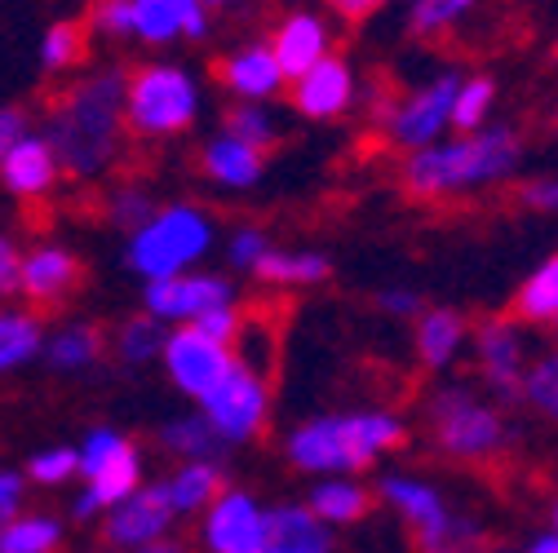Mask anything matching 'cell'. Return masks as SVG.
Here are the masks:
<instances>
[{"instance_id": "cell-15", "label": "cell", "mask_w": 558, "mask_h": 553, "mask_svg": "<svg viewBox=\"0 0 558 553\" xmlns=\"http://www.w3.org/2000/svg\"><path fill=\"white\" fill-rule=\"evenodd\" d=\"M98 523H102V536H107L111 549L133 553V549H143V544L169 536L178 514L169 505L165 482H143V488H133L124 501H116Z\"/></svg>"}, {"instance_id": "cell-35", "label": "cell", "mask_w": 558, "mask_h": 553, "mask_svg": "<svg viewBox=\"0 0 558 553\" xmlns=\"http://www.w3.org/2000/svg\"><path fill=\"white\" fill-rule=\"evenodd\" d=\"M493 107H497V81L493 76H461L457 98H452V133H470L493 124Z\"/></svg>"}, {"instance_id": "cell-29", "label": "cell", "mask_w": 558, "mask_h": 553, "mask_svg": "<svg viewBox=\"0 0 558 553\" xmlns=\"http://www.w3.org/2000/svg\"><path fill=\"white\" fill-rule=\"evenodd\" d=\"M514 319L527 328H554L558 319V257H541L514 293Z\"/></svg>"}, {"instance_id": "cell-22", "label": "cell", "mask_w": 558, "mask_h": 553, "mask_svg": "<svg viewBox=\"0 0 558 553\" xmlns=\"http://www.w3.org/2000/svg\"><path fill=\"white\" fill-rule=\"evenodd\" d=\"M470 341V323L461 310H448V306H426L422 315L412 319V351H416V364L426 372H444L461 359Z\"/></svg>"}, {"instance_id": "cell-10", "label": "cell", "mask_w": 558, "mask_h": 553, "mask_svg": "<svg viewBox=\"0 0 558 553\" xmlns=\"http://www.w3.org/2000/svg\"><path fill=\"white\" fill-rule=\"evenodd\" d=\"M457 85H461V72H457V66H448V72L422 81L416 89L390 98L386 115L377 120L381 137H386L390 147H399L403 156L439 143V137H448L452 133V98H457Z\"/></svg>"}, {"instance_id": "cell-23", "label": "cell", "mask_w": 558, "mask_h": 553, "mask_svg": "<svg viewBox=\"0 0 558 553\" xmlns=\"http://www.w3.org/2000/svg\"><path fill=\"white\" fill-rule=\"evenodd\" d=\"M302 505L324 527H355L373 514L377 496H373L368 482H360V474H324V478H315V488Z\"/></svg>"}, {"instance_id": "cell-18", "label": "cell", "mask_w": 558, "mask_h": 553, "mask_svg": "<svg viewBox=\"0 0 558 553\" xmlns=\"http://www.w3.org/2000/svg\"><path fill=\"white\" fill-rule=\"evenodd\" d=\"M58 182H62V164L40 128H27L19 143L0 156V186L14 199H27V204L49 199L58 191Z\"/></svg>"}, {"instance_id": "cell-16", "label": "cell", "mask_w": 558, "mask_h": 553, "mask_svg": "<svg viewBox=\"0 0 558 553\" xmlns=\"http://www.w3.org/2000/svg\"><path fill=\"white\" fill-rule=\"evenodd\" d=\"M85 280V266L81 257L66 248V244H36L19 257V297L32 310H53L72 297Z\"/></svg>"}, {"instance_id": "cell-28", "label": "cell", "mask_w": 558, "mask_h": 553, "mask_svg": "<svg viewBox=\"0 0 558 553\" xmlns=\"http://www.w3.org/2000/svg\"><path fill=\"white\" fill-rule=\"evenodd\" d=\"M165 482V492H169V505L178 518H195L208 501H214L222 488H227V474L218 460H178V469Z\"/></svg>"}, {"instance_id": "cell-1", "label": "cell", "mask_w": 558, "mask_h": 553, "mask_svg": "<svg viewBox=\"0 0 558 553\" xmlns=\"http://www.w3.org/2000/svg\"><path fill=\"white\" fill-rule=\"evenodd\" d=\"M124 72L120 66H102V72L72 76L49 115H45V137L62 164V177L76 182H98L120 164L124 151Z\"/></svg>"}, {"instance_id": "cell-38", "label": "cell", "mask_w": 558, "mask_h": 553, "mask_svg": "<svg viewBox=\"0 0 558 553\" xmlns=\"http://www.w3.org/2000/svg\"><path fill=\"white\" fill-rule=\"evenodd\" d=\"M156 209V195L143 182H116L107 191V218L129 235L137 222H147V213Z\"/></svg>"}, {"instance_id": "cell-36", "label": "cell", "mask_w": 558, "mask_h": 553, "mask_svg": "<svg viewBox=\"0 0 558 553\" xmlns=\"http://www.w3.org/2000/svg\"><path fill=\"white\" fill-rule=\"evenodd\" d=\"M478 5H483V0H408V27L416 36L435 40V36L461 27Z\"/></svg>"}, {"instance_id": "cell-47", "label": "cell", "mask_w": 558, "mask_h": 553, "mask_svg": "<svg viewBox=\"0 0 558 553\" xmlns=\"http://www.w3.org/2000/svg\"><path fill=\"white\" fill-rule=\"evenodd\" d=\"M27 128H32V115H27L23 107H14V102L0 107V156H5V151L19 143Z\"/></svg>"}, {"instance_id": "cell-49", "label": "cell", "mask_w": 558, "mask_h": 553, "mask_svg": "<svg viewBox=\"0 0 558 553\" xmlns=\"http://www.w3.org/2000/svg\"><path fill=\"white\" fill-rule=\"evenodd\" d=\"M199 5H204L208 14H218V10H235V5H244V0H199Z\"/></svg>"}, {"instance_id": "cell-51", "label": "cell", "mask_w": 558, "mask_h": 553, "mask_svg": "<svg viewBox=\"0 0 558 553\" xmlns=\"http://www.w3.org/2000/svg\"><path fill=\"white\" fill-rule=\"evenodd\" d=\"M102 553H120V549H102ZM133 553H137V549H133Z\"/></svg>"}, {"instance_id": "cell-12", "label": "cell", "mask_w": 558, "mask_h": 553, "mask_svg": "<svg viewBox=\"0 0 558 553\" xmlns=\"http://www.w3.org/2000/svg\"><path fill=\"white\" fill-rule=\"evenodd\" d=\"M169 377V385L178 394H186L191 403H199L208 390H214L231 368H235V355H231V345L214 341V336H204L195 332L191 323L182 328H169L165 332V345H160V359H156Z\"/></svg>"}, {"instance_id": "cell-39", "label": "cell", "mask_w": 558, "mask_h": 553, "mask_svg": "<svg viewBox=\"0 0 558 553\" xmlns=\"http://www.w3.org/2000/svg\"><path fill=\"white\" fill-rule=\"evenodd\" d=\"M23 478L36 482V488H66V482L76 478V447H72V443L40 447V452L27 460Z\"/></svg>"}, {"instance_id": "cell-31", "label": "cell", "mask_w": 558, "mask_h": 553, "mask_svg": "<svg viewBox=\"0 0 558 553\" xmlns=\"http://www.w3.org/2000/svg\"><path fill=\"white\" fill-rule=\"evenodd\" d=\"M160 452L173 456V460H218L222 443L214 439V430L204 426V417L195 411V417H173L160 426Z\"/></svg>"}, {"instance_id": "cell-42", "label": "cell", "mask_w": 558, "mask_h": 553, "mask_svg": "<svg viewBox=\"0 0 558 553\" xmlns=\"http://www.w3.org/2000/svg\"><path fill=\"white\" fill-rule=\"evenodd\" d=\"M519 204H523V209H532L536 218H549V213H558V182H554L549 173H536V177H527V182L519 186Z\"/></svg>"}, {"instance_id": "cell-21", "label": "cell", "mask_w": 558, "mask_h": 553, "mask_svg": "<svg viewBox=\"0 0 558 553\" xmlns=\"http://www.w3.org/2000/svg\"><path fill=\"white\" fill-rule=\"evenodd\" d=\"M199 177L214 191L244 195L266 177V151H257V147H248V143H240V137L218 128L199 147Z\"/></svg>"}, {"instance_id": "cell-9", "label": "cell", "mask_w": 558, "mask_h": 553, "mask_svg": "<svg viewBox=\"0 0 558 553\" xmlns=\"http://www.w3.org/2000/svg\"><path fill=\"white\" fill-rule=\"evenodd\" d=\"M195 407L222 447H244L270 426V377L235 364Z\"/></svg>"}, {"instance_id": "cell-8", "label": "cell", "mask_w": 558, "mask_h": 553, "mask_svg": "<svg viewBox=\"0 0 558 553\" xmlns=\"http://www.w3.org/2000/svg\"><path fill=\"white\" fill-rule=\"evenodd\" d=\"M426 421H430L435 447H439L444 456L470 460V465H483V460L506 456V447H510V439H514L501 403L483 398V394L470 390V385H439V390L426 398Z\"/></svg>"}, {"instance_id": "cell-37", "label": "cell", "mask_w": 558, "mask_h": 553, "mask_svg": "<svg viewBox=\"0 0 558 553\" xmlns=\"http://www.w3.org/2000/svg\"><path fill=\"white\" fill-rule=\"evenodd\" d=\"M519 403H527L532 411L549 421L558 411V359L549 351H536V359L527 364L523 381H519Z\"/></svg>"}, {"instance_id": "cell-43", "label": "cell", "mask_w": 558, "mask_h": 553, "mask_svg": "<svg viewBox=\"0 0 558 553\" xmlns=\"http://www.w3.org/2000/svg\"><path fill=\"white\" fill-rule=\"evenodd\" d=\"M377 306H381L390 319H408V323H412L416 315L426 310V297L416 293V288H408V284H390V288L377 293Z\"/></svg>"}, {"instance_id": "cell-33", "label": "cell", "mask_w": 558, "mask_h": 553, "mask_svg": "<svg viewBox=\"0 0 558 553\" xmlns=\"http://www.w3.org/2000/svg\"><path fill=\"white\" fill-rule=\"evenodd\" d=\"M85 27L72 23V19H58L45 27L40 36V66L49 76H66V72H76V66L85 62Z\"/></svg>"}, {"instance_id": "cell-46", "label": "cell", "mask_w": 558, "mask_h": 553, "mask_svg": "<svg viewBox=\"0 0 558 553\" xmlns=\"http://www.w3.org/2000/svg\"><path fill=\"white\" fill-rule=\"evenodd\" d=\"M324 5H328V14L341 19V23H364V19L381 14L390 0H324Z\"/></svg>"}, {"instance_id": "cell-3", "label": "cell", "mask_w": 558, "mask_h": 553, "mask_svg": "<svg viewBox=\"0 0 558 553\" xmlns=\"http://www.w3.org/2000/svg\"><path fill=\"white\" fill-rule=\"evenodd\" d=\"M408 426L390 407H351V411H319L289 430L284 456L298 474H360L381 456L399 452Z\"/></svg>"}, {"instance_id": "cell-40", "label": "cell", "mask_w": 558, "mask_h": 553, "mask_svg": "<svg viewBox=\"0 0 558 553\" xmlns=\"http://www.w3.org/2000/svg\"><path fill=\"white\" fill-rule=\"evenodd\" d=\"M266 248H270V235H266L262 226H235V231L227 235V244H222L227 266H231L235 274H248Z\"/></svg>"}, {"instance_id": "cell-20", "label": "cell", "mask_w": 558, "mask_h": 553, "mask_svg": "<svg viewBox=\"0 0 558 553\" xmlns=\"http://www.w3.org/2000/svg\"><path fill=\"white\" fill-rule=\"evenodd\" d=\"M266 45L279 62V72H284V81H293V76L306 72V66H315L319 58L332 53V23L315 10H293V14H284L275 23Z\"/></svg>"}, {"instance_id": "cell-30", "label": "cell", "mask_w": 558, "mask_h": 553, "mask_svg": "<svg viewBox=\"0 0 558 553\" xmlns=\"http://www.w3.org/2000/svg\"><path fill=\"white\" fill-rule=\"evenodd\" d=\"M62 540V518L45 509H19L14 518L0 523V553H58Z\"/></svg>"}, {"instance_id": "cell-50", "label": "cell", "mask_w": 558, "mask_h": 553, "mask_svg": "<svg viewBox=\"0 0 558 553\" xmlns=\"http://www.w3.org/2000/svg\"><path fill=\"white\" fill-rule=\"evenodd\" d=\"M493 553H523V549H493Z\"/></svg>"}, {"instance_id": "cell-5", "label": "cell", "mask_w": 558, "mask_h": 553, "mask_svg": "<svg viewBox=\"0 0 558 553\" xmlns=\"http://www.w3.org/2000/svg\"><path fill=\"white\" fill-rule=\"evenodd\" d=\"M124 133H133L137 143H169L195 128L204 111V85L178 58H156L124 72Z\"/></svg>"}, {"instance_id": "cell-32", "label": "cell", "mask_w": 558, "mask_h": 553, "mask_svg": "<svg viewBox=\"0 0 558 553\" xmlns=\"http://www.w3.org/2000/svg\"><path fill=\"white\" fill-rule=\"evenodd\" d=\"M165 323L151 319L147 310L143 315H129L120 328H116V359L129 364V368H147L160 359V345H165Z\"/></svg>"}, {"instance_id": "cell-24", "label": "cell", "mask_w": 558, "mask_h": 553, "mask_svg": "<svg viewBox=\"0 0 558 553\" xmlns=\"http://www.w3.org/2000/svg\"><path fill=\"white\" fill-rule=\"evenodd\" d=\"M332 527H324L302 501H284L266 509V544L262 553H332Z\"/></svg>"}, {"instance_id": "cell-27", "label": "cell", "mask_w": 558, "mask_h": 553, "mask_svg": "<svg viewBox=\"0 0 558 553\" xmlns=\"http://www.w3.org/2000/svg\"><path fill=\"white\" fill-rule=\"evenodd\" d=\"M45 319L32 306H0V377L23 372L40 359Z\"/></svg>"}, {"instance_id": "cell-14", "label": "cell", "mask_w": 558, "mask_h": 553, "mask_svg": "<svg viewBox=\"0 0 558 553\" xmlns=\"http://www.w3.org/2000/svg\"><path fill=\"white\" fill-rule=\"evenodd\" d=\"M199 549L204 553H262L266 544V505L248 488H227L199 514Z\"/></svg>"}, {"instance_id": "cell-6", "label": "cell", "mask_w": 558, "mask_h": 553, "mask_svg": "<svg viewBox=\"0 0 558 553\" xmlns=\"http://www.w3.org/2000/svg\"><path fill=\"white\" fill-rule=\"evenodd\" d=\"M373 496L403 518V527L412 531L416 553H478L483 540H487L478 514L457 509L444 496L439 482H430L422 474L390 469V474L377 478Z\"/></svg>"}, {"instance_id": "cell-26", "label": "cell", "mask_w": 558, "mask_h": 553, "mask_svg": "<svg viewBox=\"0 0 558 553\" xmlns=\"http://www.w3.org/2000/svg\"><path fill=\"white\" fill-rule=\"evenodd\" d=\"M248 274L262 284H275V288H315L332 274V261L319 248H284L270 239V248L257 257V266Z\"/></svg>"}, {"instance_id": "cell-11", "label": "cell", "mask_w": 558, "mask_h": 553, "mask_svg": "<svg viewBox=\"0 0 558 553\" xmlns=\"http://www.w3.org/2000/svg\"><path fill=\"white\" fill-rule=\"evenodd\" d=\"M470 345H474L478 377L497 394V403H519V381H523L527 364L536 359L532 328L519 323L514 315H497V319H483L474 328Z\"/></svg>"}, {"instance_id": "cell-48", "label": "cell", "mask_w": 558, "mask_h": 553, "mask_svg": "<svg viewBox=\"0 0 558 553\" xmlns=\"http://www.w3.org/2000/svg\"><path fill=\"white\" fill-rule=\"evenodd\" d=\"M523 553H558V531H554V523H545L541 531H532L527 544H523Z\"/></svg>"}, {"instance_id": "cell-44", "label": "cell", "mask_w": 558, "mask_h": 553, "mask_svg": "<svg viewBox=\"0 0 558 553\" xmlns=\"http://www.w3.org/2000/svg\"><path fill=\"white\" fill-rule=\"evenodd\" d=\"M27 501V478L23 469H10V465H0V523L14 518Z\"/></svg>"}, {"instance_id": "cell-2", "label": "cell", "mask_w": 558, "mask_h": 553, "mask_svg": "<svg viewBox=\"0 0 558 553\" xmlns=\"http://www.w3.org/2000/svg\"><path fill=\"white\" fill-rule=\"evenodd\" d=\"M523 169V133L514 124H483L448 133L439 143L403 156V191L412 199H461L506 186Z\"/></svg>"}, {"instance_id": "cell-19", "label": "cell", "mask_w": 558, "mask_h": 553, "mask_svg": "<svg viewBox=\"0 0 558 553\" xmlns=\"http://www.w3.org/2000/svg\"><path fill=\"white\" fill-rule=\"evenodd\" d=\"M218 85L231 94V102H275L284 94V72L266 40H244L218 62Z\"/></svg>"}, {"instance_id": "cell-4", "label": "cell", "mask_w": 558, "mask_h": 553, "mask_svg": "<svg viewBox=\"0 0 558 553\" xmlns=\"http://www.w3.org/2000/svg\"><path fill=\"white\" fill-rule=\"evenodd\" d=\"M218 248V222L208 209L191 199H169L156 204L147 222H137L124 235V266L143 284L169 280V274L204 266V257Z\"/></svg>"}, {"instance_id": "cell-41", "label": "cell", "mask_w": 558, "mask_h": 553, "mask_svg": "<svg viewBox=\"0 0 558 553\" xmlns=\"http://www.w3.org/2000/svg\"><path fill=\"white\" fill-rule=\"evenodd\" d=\"M240 302H227V306H214V310H204L191 328L195 332H204V336H214V341H222V345H231L235 341V332H240Z\"/></svg>"}, {"instance_id": "cell-13", "label": "cell", "mask_w": 558, "mask_h": 553, "mask_svg": "<svg viewBox=\"0 0 558 553\" xmlns=\"http://www.w3.org/2000/svg\"><path fill=\"white\" fill-rule=\"evenodd\" d=\"M227 302H240V288L231 284V274L204 270V266L182 270V274H169V280L143 284V310L151 319H160L165 328L195 323L204 310L227 306Z\"/></svg>"}, {"instance_id": "cell-7", "label": "cell", "mask_w": 558, "mask_h": 553, "mask_svg": "<svg viewBox=\"0 0 558 553\" xmlns=\"http://www.w3.org/2000/svg\"><path fill=\"white\" fill-rule=\"evenodd\" d=\"M89 32L116 45L173 49L199 45L214 32V14L199 0H94Z\"/></svg>"}, {"instance_id": "cell-34", "label": "cell", "mask_w": 558, "mask_h": 553, "mask_svg": "<svg viewBox=\"0 0 558 553\" xmlns=\"http://www.w3.org/2000/svg\"><path fill=\"white\" fill-rule=\"evenodd\" d=\"M222 133H231V137H240V143L270 156L275 143H279V120L266 102H231L227 115H222Z\"/></svg>"}, {"instance_id": "cell-45", "label": "cell", "mask_w": 558, "mask_h": 553, "mask_svg": "<svg viewBox=\"0 0 558 553\" xmlns=\"http://www.w3.org/2000/svg\"><path fill=\"white\" fill-rule=\"evenodd\" d=\"M19 257H23V248L14 244V235L0 231V302L14 297V288H19Z\"/></svg>"}, {"instance_id": "cell-25", "label": "cell", "mask_w": 558, "mask_h": 553, "mask_svg": "<svg viewBox=\"0 0 558 553\" xmlns=\"http://www.w3.org/2000/svg\"><path fill=\"white\" fill-rule=\"evenodd\" d=\"M102 351H107V336H102L94 323H85V319H66V323H58L53 332H45L40 359H45L58 377H81V372L98 368Z\"/></svg>"}, {"instance_id": "cell-17", "label": "cell", "mask_w": 558, "mask_h": 553, "mask_svg": "<svg viewBox=\"0 0 558 553\" xmlns=\"http://www.w3.org/2000/svg\"><path fill=\"white\" fill-rule=\"evenodd\" d=\"M355 94H360V76L337 49L289 81V98L302 120H341L355 107Z\"/></svg>"}]
</instances>
